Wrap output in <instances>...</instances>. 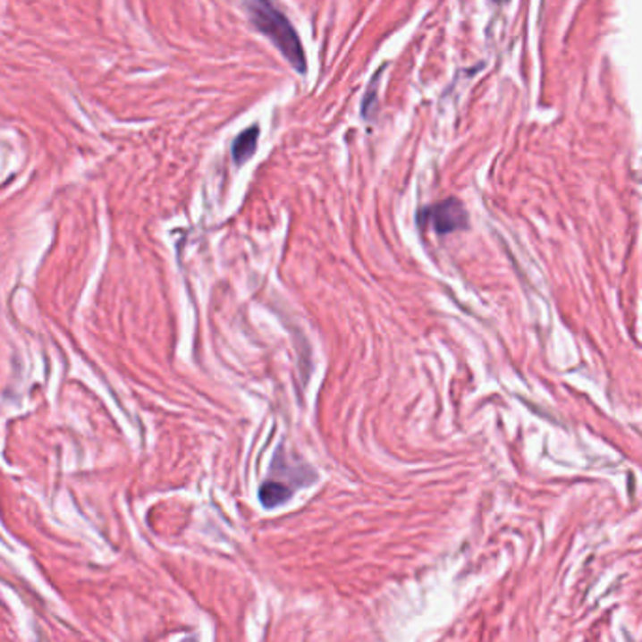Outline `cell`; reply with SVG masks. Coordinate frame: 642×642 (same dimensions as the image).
Returning <instances> with one entry per match:
<instances>
[{"label": "cell", "mask_w": 642, "mask_h": 642, "mask_svg": "<svg viewBox=\"0 0 642 642\" xmlns=\"http://www.w3.org/2000/svg\"><path fill=\"white\" fill-rule=\"evenodd\" d=\"M247 10L251 13L253 25L281 51V55L300 74H306L308 59L298 32L287 17L272 4V0H247Z\"/></svg>", "instance_id": "cell-1"}, {"label": "cell", "mask_w": 642, "mask_h": 642, "mask_svg": "<svg viewBox=\"0 0 642 642\" xmlns=\"http://www.w3.org/2000/svg\"><path fill=\"white\" fill-rule=\"evenodd\" d=\"M418 224L432 228L437 234H451L468 226V211L460 200L449 199L424 207L418 213Z\"/></svg>", "instance_id": "cell-2"}, {"label": "cell", "mask_w": 642, "mask_h": 642, "mask_svg": "<svg viewBox=\"0 0 642 642\" xmlns=\"http://www.w3.org/2000/svg\"><path fill=\"white\" fill-rule=\"evenodd\" d=\"M258 136H260L258 127H249L234 139V144H232V158H234V163L238 166L245 165L247 160L255 155L258 146Z\"/></svg>", "instance_id": "cell-3"}, {"label": "cell", "mask_w": 642, "mask_h": 642, "mask_svg": "<svg viewBox=\"0 0 642 642\" xmlns=\"http://www.w3.org/2000/svg\"><path fill=\"white\" fill-rule=\"evenodd\" d=\"M291 495H292V492L287 486H283L279 483H266L260 488V502L267 509H272V507H277V505H281L284 502H289Z\"/></svg>", "instance_id": "cell-4"}, {"label": "cell", "mask_w": 642, "mask_h": 642, "mask_svg": "<svg viewBox=\"0 0 642 642\" xmlns=\"http://www.w3.org/2000/svg\"><path fill=\"white\" fill-rule=\"evenodd\" d=\"M495 3H499V4H502V3H507V0H495Z\"/></svg>", "instance_id": "cell-5"}]
</instances>
